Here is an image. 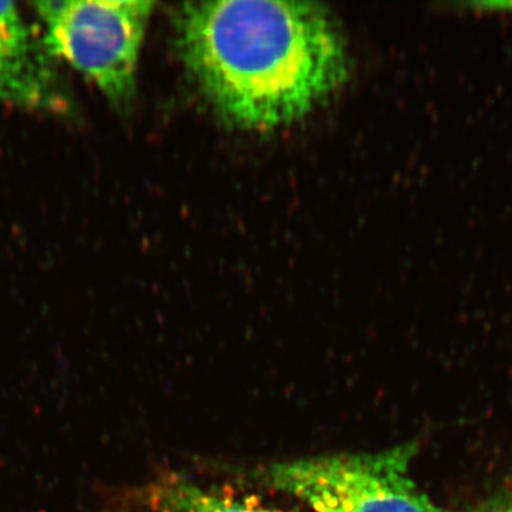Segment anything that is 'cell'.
<instances>
[{"label": "cell", "mask_w": 512, "mask_h": 512, "mask_svg": "<svg viewBox=\"0 0 512 512\" xmlns=\"http://www.w3.org/2000/svg\"><path fill=\"white\" fill-rule=\"evenodd\" d=\"M466 512H512V488L495 495L491 500L478 505L474 510Z\"/></svg>", "instance_id": "8992f818"}, {"label": "cell", "mask_w": 512, "mask_h": 512, "mask_svg": "<svg viewBox=\"0 0 512 512\" xmlns=\"http://www.w3.org/2000/svg\"><path fill=\"white\" fill-rule=\"evenodd\" d=\"M417 448L406 443L377 453L275 461L251 476L313 512H456L434 503L414 483L410 463Z\"/></svg>", "instance_id": "7a4b0ae2"}, {"label": "cell", "mask_w": 512, "mask_h": 512, "mask_svg": "<svg viewBox=\"0 0 512 512\" xmlns=\"http://www.w3.org/2000/svg\"><path fill=\"white\" fill-rule=\"evenodd\" d=\"M175 35L185 69L212 109L245 130L295 123L349 76L345 36L319 3H185Z\"/></svg>", "instance_id": "6da1fadb"}, {"label": "cell", "mask_w": 512, "mask_h": 512, "mask_svg": "<svg viewBox=\"0 0 512 512\" xmlns=\"http://www.w3.org/2000/svg\"><path fill=\"white\" fill-rule=\"evenodd\" d=\"M101 500L103 512H291L175 473L130 490H104Z\"/></svg>", "instance_id": "5b68a950"}, {"label": "cell", "mask_w": 512, "mask_h": 512, "mask_svg": "<svg viewBox=\"0 0 512 512\" xmlns=\"http://www.w3.org/2000/svg\"><path fill=\"white\" fill-rule=\"evenodd\" d=\"M0 103L63 116L73 107L42 37L13 2H0Z\"/></svg>", "instance_id": "277c9868"}, {"label": "cell", "mask_w": 512, "mask_h": 512, "mask_svg": "<svg viewBox=\"0 0 512 512\" xmlns=\"http://www.w3.org/2000/svg\"><path fill=\"white\" fill-rule=\"evenodd\" d=\"M52 59L82 73L117 110L137 90V66L154 3L147 0H42L33 3Z\"/></svg>", "instance_id": "3957f363"}]
</instances>
